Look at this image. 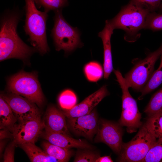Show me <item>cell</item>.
Masks as SVG:
<instances>
[{"label": "cell", "mask_w": 162, "mask_h": 162, "mask_svg": "<svg viewBox=\"0 0 162 162\" xmlns=\"http://www.w3.org/2000/svg\"><path fill=\"white\" fill-rule=\"evenodd\" d=\"M8 89L10 92L21 95L39 106L44 103V97L34 73L22 71L15 74L9 79Z\"/></svg>", "instance_id": "5"}, {"label": "cell", "mask_w": 162, "mask_h": 162, "mask_svg": "<svg viewBox=\"0 0 162 162\" xmlns=\"http://www.w3.org/2000/svg\"><path fill=\"white\" fill-rule=\"evenodd\" d=\"M2 95L20 123L41 117L36 104L27 98L11 92Z\"/></svg>", "instance_id": "10"}, {"label": "cell", "mask_w": 162, "mask_h": 162, "mask_svg": "<svg viewBox=\"0 0 162 162\" xmlns=\"http://www.w3.org/2000/svg\"><path fill=\"white\" fill-rule=\"evenodd\" d=\"M27 154L32 162H59L56 158L47 154L36 146L35 143L29 142L19 145Z\"/></svg>", "instance_id": "17"}, {"label": "cell", "mask_w": 162, "mask_h": 162, "mask_svg": "<svg viewBox=\"0 0 162 162\" xmlns=\"http://www.w3.org/2000/svg\"><path fill=\"white\" fill-rule=\"evenodd\" d=\"M54 24L51 35L57 51L66 52L73 51L81 45L79 31L71 26L65 20L62 10L55 11Z\"/></svg>", "instance_id": "7"}, {"label": "cell", "mask_w": 162, "mask_h": 162, "mask_svg": "<svg viewBox=\"0 0 162 162\" xmlns=\"http://www.w3.org/2000/svg\"><path fill=\"white\" fill-rule=\"evenodd\" d=\"M157 140L146 122L130 141L123 143L117 160L119 162H142Z\"/></svg>", "instance_id": "4"}, {"label": "cell", "mask_w": 162, "mask_h": 162, "mask_svg": "<svg viewBox=\"0 0 162 162\" xmlns=\"http://www.w3.org/2000/svg\"><path fill=\"white\" fill-rule=\"evenodd\" d=\"M77 98L74 93L69 90L63 91L58 98L59 104L62 110L71 109L76 105Z\"/></svg>", "instance_id": "25"}, {"label": "cell", "mask_w": 162, "mask_h": 162, "mask_svg": "<svg viewBox=\"0 0 162 162\" xmlns=\"http://www.w3.org/2000/svg\"><path fill=\"white\" fill-rule=\"evenodd\" d=\"M44 151L48 155L52 156L60 162H67L73 154L69 149L62 147L51 143L48 141L42 143Z\"/></svg>", "instance_id": "19"}, {"label": "cell", "mask_w": 162, "mask_h": 162, "mask_svg": "<svg viewBox=\"0 0 162 162\" xmlns=\"http://www.w3.org/2000/svg\"><path fill=\"white\" fill-rule=\"evenodd\" d=\"M65 117L62 111L53 106L49 107L43 120L45 130L70 136Z\"/></svg>", "instance_id": "14"}, {"label": "cell", "mask_w": 162, "mask_h": 162, "mask_svg": "<svg viewBox=\"0 0 162 162\" xmlns=\"http://www.w3.org/2000/svg\"><path fill=\"white\" fill-rule=\"evenodd\" d=\"M41 136L47 141L53 145L66 148H76L84 149H92V147L86 142L81 140H76L70 136L60 133L45 130Z\"/></svg>", "instance_id": "15"}, {"label": "cell", "mask_w": 162, "mask_h": 162, "mask_svg": "<svg viewBox=\"0 0 162 162\" xmlns=\"http://www.w3.org/2000/svg\"><path fill=\"white\" fill-rule=\"evenodd\" d=\"M153 31L162 30V14L155 12H150L147 15L144 27Z\"/></svg>", "instance_id": "26"}, {"label": "cell", "mask_w": 162, "mask_h": 162, "mask_svg": "<svg viewBox=\"0 0 162 162\" xmlns=\"http://www.w3.org/2000/svg\"><path fill=\"white\" fill-rule=\"evenodd\" d=\"M162 0H131L148 9L150 12H155L159 8Z\"/></svg>", "instance_id": "29"}, {"label": "cell", "mask_w": 162, "mask_h": 162, "mask_svg": "<svg viewBox=\"0 0 162 162\" xmlns=\"http://www.w3.org/2000/svg\"><path fill=\"white\" fill-rule=\"evenodd\" d=\"M113 70L122 91V112L119 123L122 127H126L128 132H135L142 125L141 121V114L138 110L136 100L129 92V87L124 78L119 70Z\"/></svg>", "instance_id": "6"}, {"label": "cell", "mask_w": 162, "mask_h": 162, "mask_svg": "<svg viewBox=\"0 0 162 162\" xmlns=\"http://www.w3.org/2000/svg\"><path fill=\"white\" fill-rule=\"evenodd\" d=\"M25 1V32L32 45L40 54H45L49 50L46 32L48 12L38 10L34 0Z\"/></svg>", "instance_id": "3"}, {"label": "cell", "mask_w": 162, "mask_h": 162, "mask_svg": "<svg viewBox=\"0 0 162 162\" xmlns=\"http://www.w3.org/2000/svg\"><path fill=\"white\" fill-rule=\"evenodd\" d=\"M146 122L155 137L162 140V110L148 117Z\"/></svg>", "instance_id": "23"}, {"label": "cell", "mask_w": 162, "mask_h": 162, "mask_svg": "<svg viewBox=\"0 0 162 162\" xmlns=\"http://www.w3.org/2000/svg\"><path fill=\"white\" fill-rule=\"evenodd\" d=\"M160 56V62L159 67L153 72L147 83L141 91L142 94L139 99L152 92L162 83V50Z\"/></svg>", "instance_id": "20"}, {"label": "cell", "mask_w": 162, "mask_h": 162, "mask_svg": "<svg viewBox=\"0 0 162 162\" xmlns=\"http://www.w3.org/2000/svg\"><path fill=\"white\" fill-rule=\"evenodd\" d=\"M17 119L2 95L0 98V129H5L11 133Z\"/></svg>", "instance_id": "18"}, {"label": "cell", "mask_w": 162, "mask_h": 162, "mask_svg": "<svg viewBox=\"0 0 162 162\" xmlns=\"http://www.w3.org/2000/svg\"><path fill=\"white\" fill-rule=\"evenodd\" d=\"M162 50V45L158 50L138 62L125 75L124 79L129 88L141 91L152 74L155 64L160 56Z\"/></svg>", "instance_id": "8"}, {"label": "cell", "mask_w": 162, "mask_h": 162, "mask_svg": "<svg viewBox=\"0 0 162 162\" xmlns=\"http://www.w3.org/2000/svg\"><path fill=\"white\" fill-rule=\"evenodd\" d=\"M68 118V128L76 135L92 140L97 134L98 120L95 109L83 116Z\"/></svg>", "instance_id": "12"}, {"label": "cell", "mask_w": 162, "mask_h": 162, "mask_svg": "<svg viewBox=\"0 0 162 162\" xmlns=\"http://www.w3.org/2000/svg\"><path fill=\"white\" fill-rule=\"evenodd\" d=\"M149 11L142 6L130 1L122 7L113 18L108 21L113 29L123 30L126 41L133 42L140 36V32L144 28L146 20Z\"/></svg>", "instance_id": "2"}, {"label": "cell", "mask_w": 162, "mask_h": 162, "mask_svg": "<svg viewBox=\"0 0 162 162\" xmlns=\"http://www.w3.org/2000/svg\"><path fill=\"white\" fill-rule=\"evenodd\" d=\"M44 128L43 120L40 117L16 124L12 132L16 144L31 142L35 143Z\"/></svg>", "instance_id": "11"}, {"label": "cell", "mask_w": 162, "mask_h": 162, "mask_svg": "<svg viewBox=\"0 0 162 162\" xmlns=\"http://www.w3.org/2000/svg\"><path fill=\"white\" fill-rule=\"evenodd\" d=\"M142 162H162V140L157 139L149 150Z\"/></svg>", "instance_id": "27"}, {"label": "cell", "mask_w": 162, "mask_h": 162, "mask_svg": "<svg viewBox=\"0 0 162 162\" xmlns=\"http://www.w3.org/2000/svg\"><path fill=\"white\" fill-rule=\"evenodd\" d=\"M17 12H8L2 18L0 32V60L11 58L25 59L33 52L20 39L16 28L20 18Z\"/></svg>", "instance_id": "1"}, {"label": "cell", "mask_w": 162, "mask_h": 162, "mask_svg": "<svg viewBox=\"0 0 162 162\" xmlns=\"http://www.w3.org/2000/svg\"><path fill=\"white\" fill-rule=\"evenodd\" d=\"M96 134L95 142H103L115 153L119 154L123 144V131L119 123L101 119L98 121Z\"/></svg>", "instance_id": "9"}, {"label": "cell", "mask_w": 162, "mask_h": 162, "mask_svg": "<svg viewBox=\"0 0 162 162\" xmlns=\"http://www.w3.org/2000/svg\"><path fill=\"white\" fill-rule=\"evenodd\" d=\"M113 30L108 20H106L105 21V25L104 28L98 34V36L102 39L103 45V69L104 76L105 79L108 78L113 69L111 44V38Z\"/></svg>", "instance_id": "16"}, {"label": "cell", "mask_w": 162, "mask_h": 162, "mask_svg": "<svg viewBox=\"0 0 162 162\" xmlns=\"http://www.w3.org/2000/svg\"><path fill=\"white\" fill-rule=\"evenodd\" d=\"M84 71L88 80L92 82L100 80L104 72L101 66L96 62H90L87 64L84 67Z\"/></svg>", "instance_id": "21"}, {"label": "cell", "mask_w": 162, "mask_h": 162, "mask_svg": "<svg viewBox=\"0 0 162 162\" xmlns=\"http://www.w3.org/2000/svg\"><path fill=\"white\" fill-rule=\"evenodd\" d=\"M159 9L160 11H162V2L159 8Z\"/></svg>", "instance_id": "33"}, {"label": "cell", "mask_w": 162, "mask_h": 162, "mask_svg": "<svg viewBox=\"0 0 162 162\" xmlns=\"http://www.w3.org/2000/svg\"><path fill=\"white\" fill-rule=\"evenodd\" d=\"M36 6L40 8L43 7L48 12L51 10L55 11L62 10L68 4V0H34Z\"/></svg>", "instance_id": "24"}, {"label": "cell", "mask_w": 162, "mask_h": 162, "mask_svg": "<svg viewBox=\"0 0 162 162\" xmlns=\"http://www.w3.org/2000/svg\"><path fill=\"white\" fill-rule=\"evenodd\" d=\"M0 130V140H2L3 139L8 137L9 135L8 134V130L5 129Z\"/></svg>", "instance_id": "32"}, {"label": "cell", "mask_w": 162, "mask_h": 162, "mask_svg": "<svg viewBox=\"0 0 162 162\" xmlns=\"http://www.w3.org/2000/svg\"><path fill=\"white\" fill-rule=\"evenodd\" d=\"M162 110V87L151 97L144 112L148 117L152 116Z\"/></svg>", "instance_id": "22"}, {"label": "cell", "mask_w": 162, "mask_h": 162, "mask_svg": "<svg viewBox=\"0 0 162 162\" xmlns=\"http://www.w3.org/2000/svg\"><path fill=\"white\" fill-rule=\"evenodd\" d=\"M108 94L106 86L104 85L71 109L62 110V111L68 118L77 117L87 114L91 112Z\"/></svg>", "instance_id": "13"}, {"label": "cell", "mask_w": 162, "mask_h": 162, "mask_svg": "<svg viewBox=\"0 0 162 162\" xmlns=\"http://www.w3.org/2000/svg\"><path fill=\"white\" fill-rule=\"evenodd\" d=\"M15 143L13 141L6 148L3 157L4 162H14V152Z\"/></svg>", "instance_id": "30"}, {"label": "cell", "mask_w": 162, "mask_h": 162, "mask_svg": "<svg viewBox=\"0 0 162 162\" xmlns=\"http://www.w3.org/2000/svg\"><path fill=\"white\" fill-rule=\"evenodd\" d=\"M99 155L95 152L88 150L79 151L76 154L74 162H96L100 157Z\"/></svg>", "instance_id": "28"}, {"label": "cell", "mask_w": 162, "mask_h": 162, "mask_svg": "<svg viewBox=\"0 0 162 162\" xmlns=\"http://www.w3.org/2000/svg\"><path fill=\"white\" fill-rule=\"evenodd\" d=\"M113 162L110 156L99 157L96 160V162Z\"/></svg>", "instance_id": "31"}]
</instances>
